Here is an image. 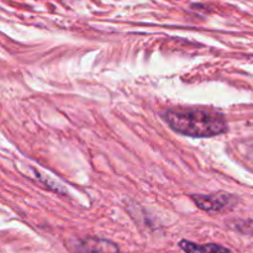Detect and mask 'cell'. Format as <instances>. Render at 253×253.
Returning a JSON list of instances; mask_svg holds the SVG:
<instances>
[{
	"label": "cell",
	"mask_w": 253,
	"mask_h": 253,
	"mask_svg": "<svg viewBox=\"0 0 253 253\" xmlns=\"http://www.w3.org/2000/svg\"><path fill=\"white\" fill-rule=\"evenodd\" d=\"M162 118L175 132L190 137H214L229 130L225 116L208 108L178 106L163 111Z\"/></svg>",
	"instance_id": "1"
},
{
	"label": "cell",
	"mask_w": 253,
	"mask_h": 253,
	"mask_svg": "<svg viewBox=\"0 0 253 253\" xmlns=\"http://www.w3.org/2000/svg\"><path fill=\"white\" fill-rule=\"evenodd\" d=\"M199 209L209 212H222L231 210L239 202V198L229 193H215L208 195H190Z\"/></svg>",
	"instance_id": "2"
},
{
	"label": "cell",
	"mask_w": 253,
	"mask_h": 253,
	"mask_svg": "<svg viewBox=\"0 0 253 253\" xmlns=\"http://www.w3.org/2000/svg\"><path fill=\"white\" fill-rule=\"evenodd\" d=\"M67 246L73 253H119V247L115 244L94 237L71 240Z\"/></svg>",
	"instance_id": "3"
},
{
	"label": "cell",
	"mask_w": 253,
	"mask_h": 253,
	"mask_svg": "<svg viewBox=\"0 0 253 253\" xmlns=\"http://www.w3.org/2000/svg\"><path fill=\"white\" fill-rule=\"evenodd\" d=\"M179 247L185 253H232L229 249L220 245L208 244V245H198L194 242L183 240L179 242Z\"/></svg>",
	"instance_id": "4"
}]
</instances>
